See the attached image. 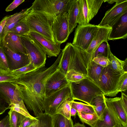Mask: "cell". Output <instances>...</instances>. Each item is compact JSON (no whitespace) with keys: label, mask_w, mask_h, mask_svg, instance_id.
I'll list each match as a JSON object with an SVG mask.
<instances>
[{"label":"cell","mask_w":127,"mask_h":127,"mask_svg":"<svg viewBox=\"0 0 127 127\" xmlns=\"http://www.w3.org/2000/svg\"><path fill=\"white\" fill-rule=\"evenodd\" d=\"M117 125H119L106 106L103 113V120H98L93 127H113Z\"/></svg>","instance_id":"d4e9b609"},{"label":"cell","mask_w":127,"mask_h":127,"mask_svg":"<svg viewBox=\"0 0 127 127\" xmlns=\"http://www.w3.org/2000/svg\"><path fill=\"white\" fill-rule=\"evenodd\" d=\"M35 117L38 121L29 127H53L52 116L44 113Z\"/></svg>","instance_id":"4316f807"},{"label":"cell","mask_w":127,"mask_h":127,"mask_svg":"<svg viewBox=\"0 0 127 127\" xmlns=\"http://www.w3.org/2000/svg\"><path fill=\"white\" fill-rule=\"evenodd\" d=\"M26 49L31 63L37 69L45 67L46 55L28 35L20 36Z\"/></svg>","instance_id":"8992f818"},{"label":"cell","mask_w":127,"mask_h":127,"mask_svg":"<svg viewBox=\"0 0 127 127\" xmlns=\"http://www.w3.org/2000/svg\"><path fill=\"white\" fill-rule=\"evenodd\" d=\"M99 27L89 24L77 25L72 42L74 46L86 51L96 34Z\"/></svg>","instance_id":"5b68a950"},{"label":"cell","mask_w":127,"mask_h":127,"mask_svg":"<svg viewBox=\"0 0 127 127\" xmlns=\"http://www.w3.org/2000/svg\"><path fill=\"white\" fill-rule=\"evenodd\" d=\"M71 96V90L69 85L46 97L43 103L44 113L53 116L56 114L57 108L61 104Z\"/></svg>","instance_id":"ba28073f"},{"label":"cell","mask_w":127,"mask_h":127,"mask_svg":"<svg viewBox=\"0 0 127 127\" xmlns=\"http://www.w3.org/2000/svg\"><path fill=\"white\" fill-rule=\"evenodd\" d=\"M30 31L25 18L18 23L10 32H12L18 36H21L28 35Z\"/></svg>","instance_id":"f546056e"},{"label":"cell","mask_w":127,"mask_h":127,"mask_svg":"<svg viewBox=\"0 0 127 127\" xmlns=\"http://www.w3.org/2000/svg\"><path fill=\"white\" fill-rule=\"evenodd\" d=\"M121 98L123 107L126 112L127 113V96L124 93L121 92Z\"/></svg>","instance_id":"bcb514c9"},{"label":"cell","mask_w":127,"mask_h":127,"mask_svg":"<svg viewBox=\"0 0 127 127\" xmlns=\"http://www.w3.org/2000/svg\"><path fill=\"white\" fill-rule=\"evenodd\" d=\"M71 97L84 102L91 105L95 97L104 94L102 90L95 83L87 77L86 78L69 84Z\"/></svg>","instance_id":"7a4b0ae2"},{"label":"cell","mask_w":127,"mask_h":127,"mask_svg":"<svg viewBox=\"0 0 127 127\" xmlns=\"http://www.w3.org/2000/svg\"><path fill=\"white\" fill-rule=\"evenodd\" d=\"M104 68L93 61L91 67L88 71L87 78L98 86Z\"/></svg>","instance_id":"484cf974"},{"label":"cell","mask_w":127,"mask_h":127,"mask_svg":"<svg viewBox=\"0 0 127 127\" xmlns=\"http://www.w3.org/2000/svg\"><path fill=\"white\" fill-rule=\"evenodd\" d=\"M10 16V15L5 16L0 22V38L4 28Z\"/></svg>","instance_id":"7dc6e473"},{"label":"cell","mask_w":127,"mask_h":127,"mask_svg":"<svg viewBox=\"0 0 127 127\" xmlns=\"http://www.w3.org/2000/svg\"><path fill=\"white\" fill-rule=\"evenodd\" d=\"M77 113L82 123H85L91 127H93L97 121L99 119L95 113L91 114L77 112Z\"/></svg>","instance_id":"1f68e13d"},{"label":"cell","mask_w":127,"mask_h":127,"mask_svg":"<svg viewBox=\"0 0 127 127\" xmlns=\"http://www.w3.org/2000/svg\"><path fill=\"white\" fill-rule=\"evenodd\" d=\"M0 44L15 52L27 54L26 49L22 44L20 36L12 32L7 33Z\"/></svg>","instance_id":"ffe728a7"},{"label":"cell","mask_w":127,"mask_h":127,"mask_svg":"<svg viewBox=\"0 0 127 127\" xmlns=\"http://www.w3.org/2000/svg\"><path fill=\"white\" fill-rule=\"evenodd\" d=\"M111 28L100 27L89 47L85 51L92 55L94 58L95 53L99 46L103 42H108V38Z\"/></svg>","instance_id":"d6986e66"},{"label":"cell","mask_w":127,"mask_h":127,"mask_svg":"<svg viewBox=\"0 0 127 127\" xmlns=\"http://www.w3.org/2000/svg\"><path fill=\"white\" fill-rule=\"evenodd\" d=\"M66 77L70 82H75L86 78L85 74L74 70L69 71L65 75Z\"/></svg>","instance_id":"d590c367"},{"label":"cell","mask_w":127,"mask_h":127,"mask_svg":"<svg viewBox=\"0 0 127 127\" xmlns=\"http://www.w3.org/2000/svg\"><path fill=\"white\" fill-rule=\"evenodd\" d=\"M10 109L26 117L33 119H36L35 117L32 116L29 114L22 100L17 103L11 105L10 106Z\"/></svg>","instance_id":"836d02e7"},{"label":"cell","mask_w":127,"mask_h":127,"mask_svg":"<svg viewBox=\"0 0 127 127\" xmlns=\"http://www.w3.org/2000/svg\"><path fill=\"white\" fill-rule=\"evenodd\" d=\"M122 74L115 71L111 64L104 68L98 86L105 96L115 90Z\"/></svg>","instance_id":"30bf717a"},{"label":"cell","mask_w":127,"mask_h":127,"mask_svg":"<svg viewBox=\"0 0 127 127\" xmlns=\"http://www.w3.org/2000/svg\"><path fill=\"white\" fill-rule=\"evenodd\" d=\"M113 127H125L121 125H117Z\"/></svg>","instance_id":"f907efd6"},{"label":"cell","mask_w":127,"mask_h":127,"mask_svg":"<svg viewBox=\"0 0 127 127\" xmlns=\"http://www.w3.org/2000/svg\"><path fill=\"white\" fill-rule=\"evenodd\" d=\"M9 121L11 127H20L23 116L17 112L10 109L8 112Z\"/></svg>","instance_id":"e575fe53"},{"label":"cell","mask_w":127,"mask_h":127,"mask_svg":"<svg viewBox=\"0 0 127 127\" xmlns=\"http://www.w3.org/2000/svg\"><path fill=\"white\" fill-rule=\"evenodd\" d=\"M77 112V111L75 109L71 107L70 111V115L71 116H75Z\"/></svg>","instance_id":"c3c4849f"},{"label":"cell","mask_w":127,"mask_h":127,"mask_svg":"<svg viewBox=\"0 0 127 127\" xmlns=\"http://www.w3.org/2000/svg\"><path fill=\"white\" fill-rule=\"evenodd\" d=\"M106 106L119 125L127 127V113L122 106L121 97L107 98L104 96Z\"/></svg>","instance_id":"7c38bea8"},{"label":"cell","mask_w":127,"mask_h":127,"mask_svg":"<svg viewBox=\"0 0 127 127\" xmlns=\"http://www.w3.org/2000/svg\"><path fill=\"white\" fill-rule=\"evenodd\" d=\"M127 13V0H121L107 11L100 23V27L111 28L125 14Z\"/></svg>","instance_id":"8fae6325"},{"label":"cell","mask_w":127,"mask_h":127,"mask_svg":"<svg viewBox=\"0 0 127 127\" xmlns=\"http://www.w3.org/2000/svg\"><path fill=\"white\" fill-rule=\"evenodd\" d=\"M67 18L70 34L77 25L79 13L78 0H68L67 6Z\"/></svg>","instance_id":"44dd1931"},{"label":"cell","mask_w":127,"mask_h":127,"mask_svg":"<svg viewBox=\"0 0 127 127\" xmlns=\"http://www.w3.org/2000/svg\"><path fill=\"white\" fill-rule=\"evenodd\" d=\"M38 120L33 119L23 115L20 127H29L37 122Z\"/></svg>","instance_id":"60d3db41"},{"label":"cell","mask_w":127,"mask_h":127,"mask_svg":"<svg viewBox=\"0 0 127 127\" xmlns=\"http://www.w3.org/2000/svg\"><path fill=\"white\" fill-rule=\"evenodd\" d=\"M53 127H72L73 124L71 118L69 119L60 114H55L52 116Z\"/></svg>","instance_id":"83f0119b"},{"label":"cell","mask_w":127,"mask_h":127,"mask_svg":"<svg viewBox=\"0 0 127 127\" xmlns=\"http://www.w3.org/2000/svg\"><path fill=\"white\" fill-rule=\"evenodd\" d=\"M79 13L77 23L78 25L89 24L98 13L104 0H78Z\"/></svg>","instance_id":"52a82bcc"},{"label":"cell","mask_w":127,"mask_h":127,"mask_svg":"<svg viewBox=\"0 0 127 127\" xmlns=\"http://www.w3.org/2000/svg\"><path fill=\"white\" fill-rule=\"evenodd\" d=\"M72 127H86L83 124H80L78 123L75 124L73 125Z\"/></svg>","instance_id":"681fc988"},{"label":"cell","mask_w":127,"mask_h":127,"mask_svg":"<svg viewBox=\"0 0 127 127\" xmlns=\"http://www.w3.org/2000/svg\"><path fill=\"white\" fill-rule=\"evenodd\" d=\"M0 94L10 106L22 100L20 97L15 87L10 82L0 83Z\"/></svg>","instance_id":"e0dca14e"},{"label":"cell","mask_w":127,"mask_h":127,"mask_svg":"<svg viewBox=\"0 0 127 127\" xmlns=\"http://www.w3.org/2000/svg\"><path fill=\"white\" fill-rule=\"evenodd\" d=\"M61 53L57 68L66 75L69 71L73 70L74 60L71 43H67Z\"/></svg>","instance_id":"2e32d148"},{"label":"cell","mask_w":127,"mask_h":127,"mask_svg":"<svg viewBox=\"0 0 127 127\" xmlns=\"http://www.w3.org/2000/svg\"><path fill=\"white\" fill-rule=\"evenodd\" d=\"M70 82L65 75L57 68L47 80L45 85L46 97L49 96L55 92L69 85Z\"/></svg>","instance_id":"9a60e30c"},{"label":"cell","mask_w":127,"mask_h":127,"mask_svg":"<svg viewBox=\"0 0 127 127\" xmlns=\"http://www.w3.org/2000/svg\"><path fill=\"white\" fill-rule=\"evenodd\" d=\"M28 14L27 9L22 10L19 12H17L10 15L4 28L0 38V45L6 34L19 22L25 18Z\"/></svg>","instance_id":"7402d4cb"},{"label":"cell","mask_w":127,"mask_h":127,"mask_svg":"<svg viewBox=\"0 0 127 127\" xmlns=\"http://www.w3.org/2000/svg\"><path fill=\"white\" fill-rule=\"evenodd\" d=\"M104 95L97 96L93 98L92 100L91 105L94 108L95 112L100 120L103 119L104 112L106 107Z\"/></svg>","instance_id":"cb8c5ba5"},{"label":"cell","mask_w":127,"mask_h":127,"mask_svg":"<svg viewBox=\"0 0 127 127\" xmlns=\"http://www.w3.org/2000/svg\"><path fill=\"white\" fill-rule=\"evenodd\" d=\"M0 69L9 70L6 57L2 48L0 46Z\"/></svg>","instance_id":"ab89813d"},{"label":"cell","mask_w":127,"mask_h":127,"mask_svg":"<svg viewBox=\"0 0 127 127\" xmlns=\"http://www.w3.org/2000/svg\"><path fill=\"white\" fill-rule=\"evenodd\" d=\"M18 78L17 76L12 74L11 71L0 69V83L14 82H15Z\"/></svg>","instance_id":"8d00e7d4"},{"label":"cell","mask_w":127,"mask_h":127,"mask_svg":"<svg viewBox=\"0 0 127 127\" xmlns=\"http://www.w3.org/2000/svg\"><path fill=\"white\" fill-rule=\"evenodd\" d=\"M61 56L60 52L55 61L49 67L37 69L20 76L15 82H11L15 87L27 108L33 112L35 117L44 113L43 103L46 97L45 85L57 68Z\"/></svg>","instance_id":"6da1fadb"},{"label":"cell","mask_w":127,"mask_h":127,"mask_svg":"<svg viewBox=\"0 0 127 127\" xmlns=\"http://www.w3.org/2000/svg\"><path fill=\"white\" fill-rule=\"evenodd\" d=\"M68 0H35L27 9L28 12H36L46 16L50 23L59 14L67 12Z\"/></svg>","instance_id":"3957f363"},{"label":"cell","mask_w":127,"mask_h":127,"mask_svg":"<svg viewBox=\"0 0 127 127\" xmlns=\"http://www.w3.org/2000/svg\"><path fill=\"white\" fill-rule=\"evenodd\" d=\"M108 57L113 69L119 74L127 72V58L124 61H122L114 56L111 51L110 46L108 43Z\"/></svg>","instance_id":"603a6c76"},{"label":"cell","mask_w":127,"mask_h":127,"mask_svg":"<svg viewBox=\"0 0 127 127\" xmlns=\"http://www.w3.org/2000/svg\"><path fill=\"white\" fill-rule=\"evenodd\" d=\"M127 89V72L122 74L115 90L109 94L107 96L112 97L116 96L120 92H125Z\"/></svg>","instance_id":"4dcf8cb0"},{"label":"cell","mask_w":127,"mask_h":127,"mask_svg":"<svg viewBox=\"0 0 127 127\" xmlns=\"http://www.w3.org/2000/svg\"><path fill=\"white\" fill-rule=\"evenodd\" d=\"M0 127H11L9 121V115L6 116L0 121Z\"/></svg>","instance_id":"f6af8a7d"},{"label":"cell","mask_w":127,"mask_h":127,"mask_svg":"<svg viewBox=\"0 0 127 127\" xmlns=\"http://www.w3.org/2000/svg\"><path fill=\"white\" fill-rule=\"evenodd\" d=\"M108 42H104L102 43L98 47L95 54V57L98 54H101L106 57H108Z\"/></svg>","instance_id":"b9f144b4"},{"label":"cell","mask_w":127,"mask_h":127,"mask_svg":"<svg viewBox=\"0 0 127 127\" xmlns=\"http://www.w3.org/2000/svg\"><path fill=\"white\" fill-rule=\"evenodd\" d=\"M0 46L3 49L6 57L9 70H17L30 63L28 54L15 52L2 44H0Z\"/></svg>","instance_id":"4fadbf2b"},{"label":"cell","mask_w":127,"mask_h":127,"mask_svg":"<svg viewBox=\"0 0 127 127\" xmlns=\"http://www.w3.org/2000/svg\"><path fill=\"white\" fill-rule=\"evenodd\" d=\"M51 25L56 43L61 44L66 42L69 35L67 12L62 13L54 17Z\"/></svg>","instance_id":"9c48e42d"},{"label":"cell","mask_w":127,"mask_h":127,"mask_svg":"<svg viewBox=\"0 0 127 127\" xmlns=\"http://www.w3.org/2000/svg\"><path fill=\"white\" fill-rule=\"evenodd\" d=\"M74 100L71 97L65 100L58 108L56 114H60L69 119H70V111L72 102Z\"/></svg>","instance_id":"f1b7e54d"},{"label":"cell","mask_w":127,"mask_h":127,"mask_svg":"<svg viewBox=\"0 0 127 127\" xmlns=\"http://www.w3.org/2000/svg\"><path fill=\"white\" fill-rule=\"evenodd\" d=\"M10 107L0 94V115L4 113L6 110L10 109Z\"/></svg>","instance_id":"7bdbcfd3"},{"label":"cell","mask_w":127,"mask_h":127,"mask_svg":"<svg viewBox=\"0 0 127 127\" xmlns=\"http://www.w3.org/2000/svg\"><path fill=\"white\" fill-rule=\"evenodd\" d=\"M27 11L28 14L25 20L30 31L37 33L52 43H56L53 36L50 22L47 17L38 12Z\"/></svg>","instance_id":"277c9868"},{"label":"cell","mask_w":127,"mask_h":127,"mask_svg":"<svg viewBox=\"0 0 127 127\" xmlns=\"http://www.w3.org/2000/svg\"><path fill=\"white\" fill-rule=\"evenodd\" d=\"M25 1V0H14L7 7L5 10V11L7 12L13 10Z\"/></svg>","instance_id":"ee69618b"},{"label":"cell","mask_w":127,"mask_h":127,"mask_svg":"<svg viewBox=\"0 0 127 127\" xmlns=\"http://www.w3.org/2000/svg\"><path fill=\"white\" fill-rule=\"evenodd\" d=\"M71 107L75 109L77 112L91 114L95 113L94 107L93 106L81 102L73 101Z\"/></svg>","instance_id":"d6a6232c"},{"label":"cell","mask_w":127,"mask_h":127,"mask_svg":"<svg viewBox=\"0 0 127 127\" xmlns=\"http://www.w3.org/2000/svg\"><path fill=\"white\" fill-rule=\"evenodd\" d=\"M93 61L103 67L107 66L111 64L108 57H105L101 54H98L95 57Z\"/></svg>","instance_id":"f35d334b"},{"label":"cell","mask_w":127,"mask_h":127,"mask_svg":"<svg viewBox=\"0 0 127 127\" xmlns=\"http://www.w3.org/2000/svg\"><path fill=\"white\" fill-rule=\"evenodd\" d=\"M108 40L120 39H125L127 37V13L124 14L111 27Z\"/></svg>","instance_id":"ac0fdd59"},{"label":"cell","mask_w":127,"mask_h":127,"mask_svg":"<svg viewBox=\"0 0 127 127\" xmlns=\"http://www.w3.org/2000/svg\"><path fill=\"white\" fill-rule=\"evenodd\" d=\"M37 69L31 63L17 70L11 71L12 74L18 77L20 76L28 73Z\"/></svg>","instance_id":"74e56055"},{"label":"cell","mask_w":127,"mask_h":127,"mask_svg":"<svg viewBox=\"0 0 127 127\" xmlns=\"http://www.w3.org/2000/svg\"><path fill=\"white\" fill-rule=\"evenodd\" d=\"M28 35L35 43L50 58L57 57L61 52V44H54L36 32L30 31Z\"/></svg>","instance_id":"5bb4252c"}]
</instances>
